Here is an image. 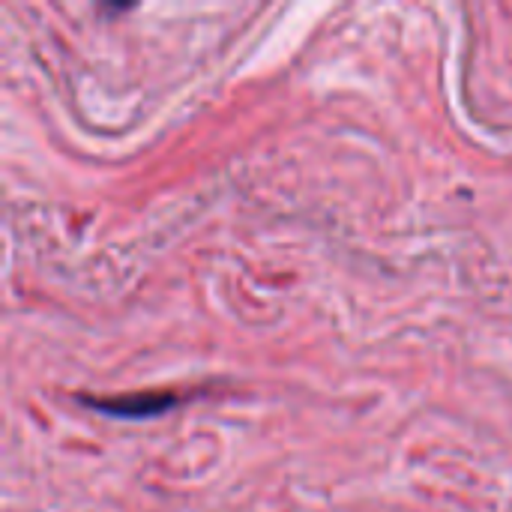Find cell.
<instances>
[{
    "mask_svg": "<svg viewBox=\"0 0 512 512\" xmlns=\"http://www.w3.org/2000/svg\"><path fill=\"white\" fill-rule=\"evenodd\" d=\"M93 411L120 420H150L180 405V393L171 390H147V393H126V396H105V399H81Z\"/></svg>",
    "mask_w": 512,
    "mask_h": 512,
    "instance_id": "obj_1",
    "label": "cell"
}]
</instances>
